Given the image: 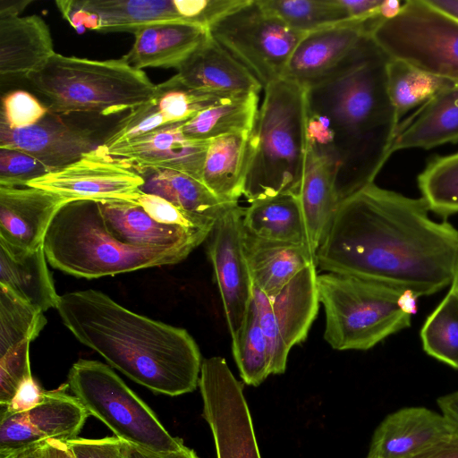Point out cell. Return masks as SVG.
I'll use <instances>...</instances> for the list:
<instances>
[{"label":"cell","mask_w":458,"mask_h":458,"mask_svg":"<svg viewBox=\"0 0 458 458\" xmlns=\"http://www.w3.org/2000/svg\"><path fill=\"white\" fill-rule=\"evenodd\" d=\"M127 200L140 205L157 222L210 234L216 220L186 211L167 200L140 190Z\"/></svg>","instance_id":"60d3db41"},{"label":"cell","mask_w":458,"mask_h":458,"mask_svg":"<svg viewBox=\"0 0 458 458\" xmlns=\"http://www.w3.org/2000/svg\"><path fill=\"white\" fill-rule=\"evenodd\" d=\"M424 199L371 183L340 203L316 253L326 272L382 282L417 298L451 285L458 230Z\"/></svg>","instance_id":"6da1fadb"},{"label":"cell","mask_w":458,"mask_h":458,"mask_svg":"<svg viewBox=\"0 0 458 458\" xmlns=\"http://www.w3.org/2000/svg\"><path fill=\"white\" fill-rule=\"evenodd\" d=\"M46 392L31 376L19 386L8 404L0 407V412L18 413L29 411L43 401Z\"/></svg>","instance_id":"7dc6e473"},{"label":"cell","mask_w":458,"mask_h":458,"mask_svg":"<svg viewBox=\"0 0 458 458\" xmlns=\"http://www.w3.org/2000/svg\"><path fill=\"white\" fill-rule=\"evenodd\" d=\"M437 404L442 414L455 427L458 432V391L439 397Z\"/></svg>","instance_id":"f907efd6"},{"label":"cell","mask_w":458,"mask_h":458,"mask_svg":"<svg viewBox=\"0 0 458 458\" xmlns=\"http://www.w3.org/2000/svg\"><path fill=\"white\" fill-rule=\"evenodd\" d=\"M46 323L43 312L0 285V355L36 339Z\"/></svg>","instance_id":"f35d334b"},{"label":"cell","mask_w":458,"mask_h":458,"mask_svg":"<svg viewBox=\"0 0 458 458\" xmlns=\"http://www.w3.org/2000/svg\"><path fill=\"white\" fill-rule=\"evenodd\" d=\"M242 228L261 240L310 249L300 198L295 195H278L250 203L244 211Z\"/></svg>","instance_id":"f1b7e54d"},{"label":"cell","mask_w":458,"mask_h":458,"mask_svg":"<svg viewBox=\"0 0 458 458\" xmlns=\"http://www.w3.org/2000/svg\"><path fill=\"white\" fill-rule=\"evenodd\" d=\"M432 5L458 20V0H428Z\"/></svg>","instance_id":"db71d44e"},{"label":"cell","mask_w":458,"mask_h":458,"mask_svg":"<svg viewBox=\"0 0 458 458\" xmlns=\"http://www.w3.org/2000/svg\"><path fill=\"white\" fill-rule=\"evenodd\" d=\"M367 458H373V457L368 456Z\"/></svg>","instance_id":"6f0895ef"},{"label":"cell","mask_w":458,"mask_h":458,"mask_svg":"<svg viewBox=\"0 0 458 458\" xmlns=\"http://www.w3.org/2000/svg\"><path fill=\"white\" fill-rule=\"evenodd\" d=\"M142 177L123 160L100 146L77 161L54 170L26 186L59 194L70 200L128 199L140 190Z\"/></svg>","instance_id":"2e32d148"},{"label":"cell","mask_w":458,"mask_h":458,"mask_svg":"<svg viewBox=\"0 0 458 458\" xmlns=\"http://www.w3.org/2000/svg\"><path fill=\"white\" fill-rule=\"evenodd\" d=\"M306 151L305 89L283 78L265 88L249 134L242 195L250 203L299 197Z\"/></svg>","instance_id":"277c9868"},{"label":"cell","mask_w":458,"mask_h":458,"mask_svg":"<svg viewBox=\"0 0 458 458\" xmlns=\"http://www.w3.org/2000/svg\"><path fill=\"white\" fill-rule=\"evenodd\" d=\"M193 250L191 246L151 248L124 243L107 229L98 202L93 199L65 203L53 218L44 241L46 257L53 267L89 279L176 264Z\"/></svg>","instance_id":"5b68a950"},{"label":"cell","mask_w":458,"mask_h":458,"mask_svg":"<svg viewBox=\"0 0 458 458\" xmlns=\"http://www.w3.org/2000/svg\"><path fill=\"white\" fill-rule=\"evenodd\" d=\"M389 57L367 33L335 70L305 89L307 147L327 165L342 203L374 183L400 121L386 82Z\"/></svg>","instance_id":"7a4b0ae2"},{"label":"cell","mask_w":458,"mask_h":458,"mask_svg":"<svg viewBox=\"0 0 458 458\" xmlns=\"http://www.w3.org/2000/svg\"><path fill=\"white\" fill-rule=\"evenodd\" d=\"M208 36V29L185 22L148 25L134 33L133 45L123 58L141 71L149 67L177 69Z\"/></svg>","instance_id":"d4e9b609"},{"label":"cell","mask_w":458,"mask_h":458,"mask_svg":"<svg viewBox=\"0 0 458 458\" xmlns=\"http://www.w3.org/2000/svg\"><path fill=\"white\" fill-rule=\"evenodd\" d=\"M406 458H458V434L436 442Z\"/></svg>","instance_id":"c3c4849f"},{"label":"cell","mask_w":458,"mask_h":458,"mask_svg":"<svg viewBox=\"0 0 458 458\" xmlns=\"http://www.w3.org/2000/svg\"><path fill=\"white\" fill-rule=\"evenodd\" d=\"M249 134H229L209 141L201 182L224 203H238L242 196Z\"/></svg>","instance_id":"1f68e13d"},{"label":"cell","mask_w":458,"mask_h":458,"mask_svg":"<svg viewBox=\"0 0 458 458\" xmlns=\"http://www.w3.org/2000/svg\"><path fill=\"white\" fill-rule=\"evenodd\" d=\"M455 427L443 414L408 407L389 414L374 432L368 456L406 458L452 435Z\"/></svg>","instance_id":"44dd1931"},{"label":"cell","mask_w":458,"mask_h":458,"mask_svg":"<svg viewBox=\"0 0 458 458\" xmlns=\"http://www.w3.org/2000/svg\"><path fill=\"white\" fill-rule=\"evenodd\" d=\"M132 168L144 181L140 191L158 196L191 213L217 220L229 207L238 204L222 202L202 182L186 174L164 168Z\"/></svg>","instance_id":"f546056e"},{"label":"cell","mask_w":458,"mask_h":458,"mask_svg":"<svg viewBox=\"0 0 458 458\" xmlns=\"http://www.w3.org/2000/svg\"><path fill=\"white\" fill-rule=\"evenodd\" d=\"M208 30L264 89L283 79L295 47L307 34L290 28L259 0H247Z\"/></svg>","instance_id":"30bf717a"},{"label":"cell","mask_w":458,"mask_h":458,"mask_svg":"<svg viewBox=\"0 0 458 458\" xmlns=\"http://www.w3.org/2000/svg\"><path fill=\"white\" fill-rule=\"evenodd\" d=\"M182 123L164 126L105 152L132 167L175 170L201 182L210 140L186 138Z\"/></svg>","instance_id":"ac0fdd59"},{"label":"cell","mask_w":458,"mask_h":458,"mask_svg":"<svg viewBox=\"0 0 458 458\" xmlns=\"http://www.w3.org/2000/svg\"><path fill=\"white\" fill-rule=\"evenodd\" d=\"M41 445L30 448L10 458H41L39 452Z\"/></svg>","instance_id":"11a10c76"},{"label":"cell","mask_w":458,"mask_h":458,"mask_svg":"<svg viewBox=\"0 0 458 458\" xmlns=\"http://www.w3.org/2000/svg\"><path fill=\"white\" fill-rule=\"evenodd\" d=\"M417 181L430 211L443 217L458 213V152L430 160Z\"/></svg>","instance_id":"8d00e7d4"},{"label":"cell","mask_w":458,"mask_h":458,"mask_svg":"<svg viewBox=\"0 0 458 458\" xmlns=\"http://www.w3.org/2000/svg\"><path fill=\"white\" fill-rule=\"evenodd\" d=\"M54 169L18 149L0 148V186L21 187Z\"/></svg>","instance_id":"7bdbcfd3"},{"label":"cell","mask_w":458,"mask_h":458,"mask_svg":"<svg viewBox=\"0 0 458 458\" xmlns=\"http://www.w3.org/2000/svg\"><path fill=\"white\" fill-rule=\"evenodd\" d=\"M41 458H74L66 443L56 440H49L44 443L40 448Z\"/></svg>","instance_id":"816d5d0a"},{"label":"cell","mask_w":458,"mask_h":458,"mask_svg":"<svg viewBox=\"0 0 458 458\" xmlns=\"http://www.w3.org/2000/svg\"><path fill=\"white\" fill-rule=\"evenodd\" d=\"M367 34L363 22L347 21L307 33L295 47L284 79L307 88L342 64Z\"/></svg>","instance_id":"ffe728a7"},{"label":"cell","mask_w":458,"mask_h":458,"mask_svg":"<svg viewBox=\"0 0 458 458\" xmlns=\"http://www.w3.org/2000/svg\"><path fill=\"white\" fill-rule=\"evenodd\" d=\"M299 198L309 244L316 255L340 204L330 170L308 147Z\"/></svg>","instance_id":"4dcf8cb0"},{"label":"cell","mask_w":458,"mask_h":458,"mask_svg":"<svg viewBox=\"0 0 458 458\" xmlns=\"http://www.w3.org/2000/svg\"><path fill=\"white\" fill-rule=\"evenodd\" d=\"M458 142V85L423 103L399 124L392 153L409 148L429 149Z\"/></svg>","instance_id":"83f0119b"},{"label":"cell","mask_w":458,"mask_h":458,"mask_svg":"<svg viewBox=\"0 0 458 458\" xmlns=\"http://www.w3.org/2000/svg\"><path fill=\"white\" fill-rule=\"evenodd\" d=\"M53 114L74 112L109 115L131 110L154 96L155 85L124 59L91 60L55 53L28 79Z\"/></svg>","instance_id":"52a82bcc"},{"label":"cell","mask_w":458,"mask_h":458,"mask_svg":"<svg viewBox=\"0 0 458 458\" xmlns=\"http://www.w3.org/2000/svg\"><path fill=\"white\" fill-rule=\"evenodd\" d=\"M246 0H62L55 4L77 31L131 32L180 21L208 29Z\"/></svg>","instance_id":"8fae6325"},{"label":"cell","mask_w":458,"mask_h":458,"mask_svg":"<svg viewBox=\"0 0 458 458\" xmlns=\"http://www.w3.org/2000/svg\"><path fill=\"white\" fill-rule=\"evenodd\" d=\"M199 386L217 458H261L242 386L223 357L202 360Z\"/></svg>","instance_id":"7c38bea8"},{"label":"cell","mask_w":458,"mask_h":458,"mask_svg":"<svg viewBox=\"0 0 458 458\" xmlns=\"http://www.w3.org/2000/svg\"><path fill=\"white\" fill-rule=\"evenodd\" d=\"M66 445L74 458H124L123 441L115 437L98 439L77 437Z\"/></svg>","instance_id":"bcb514c9"},{"label":"cell","mask_w":458,"mask_h":458,"mask_svg":"<svg viewBox=\"0 0 458 458\" xmlns=\"http://www.w3.org/2000/svg\"><path fill=\"white\" fill-rule=\"evenodd\" d=\"M242 250L253 287L268 296L278 293L299 272L316 264L306 245L256 238L242 228Z\"/></svg>","instance_id":"4316f807"},{"label":"cell","mask_w":458,"mask_h":458,"mask_svg":"<svg viewBox=\"0 0 458 458\" xmlns=\"http://www.w3.org/2000/svg\"><path fill=\"white\" fill-rule=\"evenodd\" d=\"M420 339L429 356L458 369V293L452 286L427 318Z\"/></svg>","instance_id":"e575fe53"},{"label":"cell","mask_w":458,"mask_h":458,"mask_svg":"<svg viewBox=\"0 0 458 458\" xmlns=\"http://www.w3.org/2000/svg\"><path fill=\"white\" fill-rule=\"evenodd\" d=\"M232 97L234 96L195 89L174 75L157 85L152 99L166 123L173 124L184 123L199 112Z\"/></svg>","instance_id":"ab89813d"},{"label":"cell","mask_w":458,"mask_h":458,"mask_svg":"<svg viewBox=\"0 0 458 458\" xmlns=\"http://www.w3.org/2000/svg\"><path fill=\"white\" fill-rule=\"evenodd\" d=\"M367 28L389 58L458 83V20L428 0L403 1L397 15Z\"/></svg>","instance_id":"9c48e42d"},{"label":"cell","mask_w":458,"mask_h":458,"mask_svg":"<svg viewBox=\"0 0 458 458\" xmlns=\"http://www.w3.org/2000/svg\"><path fill=\"white\" fill-rule=\"evenodd\" d=\"M232 351L247 385L258 386L270 375L267 344L253 300L241 329L232 339Z\"/></svg>","instance_id":"d590c367"},{"label":"cell","mask_w":458,"mask_h":458,"mask_svg":"<svg viewBox=\"0 0 458 458\" xmlns=\"http://www.w3.org/2000/svg\"><path fill=\"white\" fill-rule=\"evenodd\" d=\"M176 77L195 89L239 96L258 93L260 82L208 34L176 69Z\"/></svg>","instance_id":"7402d4cb"},{"label":"cell","mask_w":458,"mask_h":458,"mask_svg":"<svg viewBox=\"0 0 458 458\" xmlns=\"http://www.w3.org/2000/svg\"><path fill=\"white\" fill-rule=\"evenodd\" d=\"M166 125L169 124L150 98L130 110V113L107 134L100 148L104 151H108Z\"/></svg>","instance_id":"b9f144b4"},{"label":"cell","mask_w":458,"mask_h":458,"mask_svg":"<svg viewBox=\"0 0 458 458\" xmlns=\"http://www.w3.org/2000/svg\"><path fill=\"white\" fill-rule=\"evenodd\" d=\"M47 260L44 245L29 250L0 239V285L43 313L60 297Z\"/></svg>","instance_id":"484cf974"},{"label":"cell","mask_w":458,"mask_h":458,"mask_svg":"<svg viewBox=\"0 0 458 458\" xmlns=\"http://www.w3.org/2000/svg\"><path fill=\"white\" fill-rule=\"evenodd\" d=\"M325 311V341L335 350L366 351L410 327L417 297L395 286L356 276L318 275Z\"/></svg>","instance_id":"8992f818"},{"label":"cell","mask_w":458,"mask_h":458,"mask_svg":"<svg viewBox=\"0 0 458 458\" xmlns=\"http://www.w3.org/2000/svg\"><path fill=\"white\" fill-rule=\"evenodd\" d=\"M55 54L50 30L38 15L0 19L2 81L28 79Z\"/></svg>","instance_id":"603a6c76"},{"label":"cell","mask_w":458,"mask_h":458,"mask_svg":"<svg viewBox=\"0 0 458 458\" xmlns=\"http://www.w3.org/2000/svg\"><path fill=\"white\" fill-rule=\"evenodd\" d=\"M65 384L47 391L43 401L32 409L0 412V458H10L47 441L68 442L79 437L89 415Z\"/></svg>","instance_id":"5bb4252c"},{"label":"cell","mask_w":458,"mask_h":458,"mask_svg":"<svg viewBox=\"0 0 458 458\" xmlns=\"http://www.w3.org/2000/svg\"><path fill=\"white\" fill-rule=\"evenodd\" d=\"M290 28L309 33L351 21L337 0H259Z\"/></svg>","instance_id":"74e56055"},{"label":"cell","mask_w":458,"mask_h":458,"mask_svg":"<svg viewBox=\"0 0 458 458\" xmlns=\"http://www.w3.org/2000/svg\"><path fill=\"white\" fill-rule=\"evenodd\" d=\"M107 229L121 242L140 247L197 248L209 234L153 219L140 205L127 199L97 200Z\"/></svg>","instance_id":"cb8c5ba5"},{"label":"cell","mask_w":458,"mask_h":458,"mask_svg":"<svg viewBox=\"0 0 458 458\" xmlns=\"http://www.w3.org/2000/svg\"><path fill=\"white\" fill-rule=\"evenodd\" d=\"M244 211L238 204L229 207L207 239L232 339L241 329L253 296V284L242 250Z\"/></svg>","instance_id":"9a60e30c"},{"label":"cell","mask_w":458,"mask_h":458,"mask_svg":"<svg viewBox=\"0 0 458 458\" xmlns=\"http://www.w3.org/2000/svg\"><path fill=\"white\" fill-rule=\"evenodd\" d=\"M124 458H199L196 453L187 447L171 452H154L123 442Z\"/></svg>","instance_id":"681fc988"},{"label":"cell","mask_w":458,"mask_h":458,"mask_svg":"<svg viewBox=\"0 0 458 458\" xmlns=\"http://www.w3.org/2000/svg\"><path fill=\"white\" fill-rule=\"evenodd\" d=\"M55 309L81 344L152 392L178 396L199 386L201 354L184 328L137 314L93 289L60 295Z\"/></svg>","instance_id":"3957f363"},{"label":"cell","mask_w":458,"mask_h":458,"mask_svg":"<svg viewBox=\"0 0 458 458\" xmlns=\"http://www.w3.org/2000/svg\"><path fill=\"white\" fill-rule=\"evenodd\" d=\"M451 286L454 288L458 293V262L456 265L454 279L452 281Z\"/></svg>","instance_id":"9f6ffc18"},{"label":"cell","mask_w":458,"mask_h":458,"mask_svg":"<svg viewBox=\"0 0 458 458\" xmlns=\"http://www.w3.org/2000/svg\"><path fill=\"white\" fill-rule=\"evenodd\" d=\"M31 2L30 0H1L0 19L21 16Z\"/></svg>","instance_id":"f5cc1de1"},{"label":"cell","mask_w":458,"mask_h":458,"mask_svg":"<svg viewBox=\"0 0 458 458\" xmlns=\"http://www.w3.org/2000/svg\"><path fill=\"white\" fill-rule=\"evenodd\" d=\"M105 140L97 131L66 123L51 112L37 124L20 130L0 122V148L24 151L54 170L77 161Z\"/></svg>","instance_id":"e0dca14e"},{"label":"cell","mask_w":458,"mask_h":458,"mask_svg":"<svg viewBox=\"0 0 458 458\" xmlns=\"http://www.w3.org/2000/svg\"><path fill=\"white\" fill-rule=\"evenodd\" d=\"M386 82L399 121L410 110L422 105L437 93L458 85L404 61L391 58L386 66Z\"/></svg>","instance_id":"836d02e7"},{"label":"cell","mask_w":458,"mask_h":458,"mask_svg":"<svg viewBox=\"0 0 458 458\" xmlns=\"http://www.w3.org/2000/svg\"><path fill=\"white\" fill-rule=\"evenodd\" d=\"M69 201L39 188L0 186V239L29 250L44 245L53 218Z\"/></svg>","instance_id":"d6986e66"},{"label":"cell","mask_w":458,"mask_h":458,"mask_svg":"<svg viewBox=\"0 0 458 458\" xmlns=\"http://www.w3.org/2000/svg\"><path fill=\"white\" fill-rule=\"evenodd\" d=\"M67 384L87 412L120 440L154 452L177 451L184 446L107 365L81 359L72 365Z\"/></svg>","instance_id":"ba28073f"},{"label":"cell","mask_w":458,"mask_h":458,"mask_svg":"<svg viewBox=\"0 0 458 458\" xmlns=\"http://www.w3.org/2000/svg\"><path fill=\"white\" fill-rule=\"evenodd\" d=\"M30 344L22 343L0 355V407L7 405L19 386L32 376Z\"/></svg>","instance_id":"f6af8a7d"},{"label":"cell","mask_w":458,"mask_h":458,"mask_svg":"<svg viewBox=\"0 0 458 458\" xmlns=\"http://www.w3.org/2000/svg\"><path fill=\"white\" fill-rule=\"evenodd\" d=\"M259 94L248 93L225 99L182 123L183 135L209 141L225 135L250 132L258 111Z\"/></svg>","instance_id":"d6a6232c"},{"label":"cell","mask_w":458,"mask_h":458,"mask_svg":"<svg viewBox=\"0 0 458 458\" xmlns=\"http://www.w3.org/2000/svg\"><path fill=\"white\" fill-rule=\"evenodd\" d=\"M317 276V266L311 264L274 295L253 287L252 300L267 344L270 375L284 373L290 350L307 338L320 304Z\"/></svg>","instance_id":"4fadbf2b"},{"label":"cell","mask_w":458,"mask_h":458,"mask_svg":"<svg viewBox=\"0 0 458 458\" xmlns=\"http://www.w3.org/2000/svg\"><path fill=\"white\" fill-rule=\"evenodd\" d=\"M31 93L23 89H15L2 98L1 120L13 130L24 129L37 124L49 113Z\"/></svg>","instance_id":"ee69618b"}]
</instances>
